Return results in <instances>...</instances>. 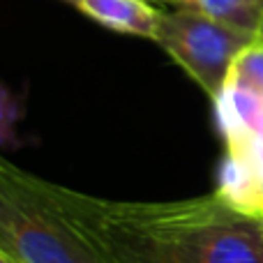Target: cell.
<instances>
[{"instance_id":"6da1fadb","label":"cell","mask_w":263,"mask_h":263,"mask_svg":"<svg viewBox=\"0 0 263 263\" xmlns=\"http://www.w3.org/2000/svg\"><path fill=\"white\" fill-rule=\"evenodd\" d=\"M53 199L114 263H263V217L217 192L178 201H114L49 182Z\"/></svg>"},{"instance_id":"7a4b0ae2","label":"cell","mask_w":263,"mask_h":263,"mask_svg":"<svg viewBox=\"0 0 263 263\" xmlns=\"http://www.w3.org/2000/svg\"><path fill=\"white\" fill-rule=\"evenodd\" d=\"M0 250L21 263H114L53 199L49 180L0 162Z\"/></svg>"},{"instance_id":"3957f363","label":"cell","mask_w":263,"mask_h":263,"mask_svg":"<svg viewBox=\"0 0 263 263\" xmlns=\"http://www.w3.org/2000/svg\"><path fill=\"white\" fill-rule=\"evenodd\" d=\"M256 40L254 32L224 23L201 7L162 14L155 42L199 83L213 102L227 88L236 58Z\"/></svg>"},{"instance_id":"277c9868","label":"cell","mask_w":263,"mask_h":263,"mask_svg":"<svg viewBox=\"0 0 263 263\" xmlns=\"http://www.w3.org/2000/svg\"><path fill=\"white\" fill-rule=\"evenodd\" d=\"M77 9L114 32L145 37L153 42L162 21V12L153 7L150 0H81Z\"/></svg>"},{"instance_id":"5b68a950","label":"cell","mask_w":263,"mask_h":263,"mask_svg":"<svg viewBox=\"0 0 263 263\" xmlns=\"http://www.w3.org/2000/svg\"><path fill=\"white\" fill-rule=\"evenodd\" d=\"M199 7L210 16L254 35L263 23V0H199Z\"/></svg>"},{"instance_id":"8992f818","label":"cell","mask_w":263,"mask_h":263,"mask_svg":"<svg viewBox=\"0 0 263 263\" xmlns=\"http://www.w3.org/2000/svg\"><path fill=\"white\" fill-rule=\"evenodd\" d=\"M229 81L263 95V42L259 37L236 58Z\"/></svg>"},{"instance_id":"52a82bcc","label":"cell","mask_w":263,"mask_h":263,"mask_svg":"<svg viewBox=\"0 0 263 263\" xmlns=\"http://www.w3.org/2000/svg\"><path fill=\"white\" fill-rule=\"evenodd\" d=\"M0 263H21V261H18L16 256H12L9 252H3V250H0Z\"/></svg>"},{"instance_id":"ba28073f","label":"cell","mask_w":263,"mask_h":263,"mask_svg":"<svg viewBox=\"0 0 263 263\" xmlns=\"http://www.w3.org/2000/svg\"><path fill=\"white\" fill-rule=\"evenodd\" d=\"M171 3H176L178 7H199V0H171Z\"/></svg>"},{"instance_id":"9c48e42d","label":"cell","mask_w":263,"mask_h":263,"mask_svg":"<svg viewBox=\"0 0 263 263\" xmlns=\"http://www.w3.org/2000/svg\"><path fill=\"white\" fill-rule=\"evenodd\" d=\"M256 37H259V40L263 42V23H261V28H259V32H256Z\"/></svg>"},{"instance_id":"30bf717a","label":"cell","mask_w":263,"mask_h":263,"mask_svg":"<svg viewBox=\"0 0 263 263\" xmlns=\"http://www.w3.org/2000/svg\"><path fill=\"white\" fill-rule=\"evenodd\" d=\"M65 3H69V5H74V7H79V3H81V0H65Z\"/></svg>"},{"instance_id":"8fae6325","label":"cell","mask_w":263,"mask_h":263,"mask_svg":"<svg viewBox=\"0 0 263 263\" xmlns=\"http://www.w3.org/2000/svg\"><path fill=\"white\" fill-rule=\"evenodd\" d=\"M150 3H153V0H150Z\"/></svg>"}]
</instances>
